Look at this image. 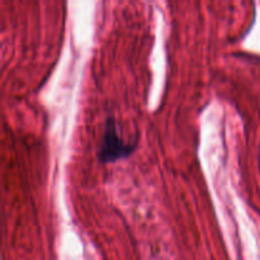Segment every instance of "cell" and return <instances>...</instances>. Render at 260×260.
<instances>
[{
    "label": "cell",
    "mask_w": 260,
    "mask_h": 260,
    "mask_svg": "<svg viewBox=\"0 0 260 260\" xmlns=\"http://www.w3.org/2000/svg\"><path fill=\"white\" fill-rule=\"evenodd\" d=\"M135 149H136V142H126L119 135L116 119L113 117L107 118L98 149L99 161L107 164V162H114L119 159H124L134 154Z\"/></svg>",
    "instance_id": "6da1fadb"
}]
</instances>
